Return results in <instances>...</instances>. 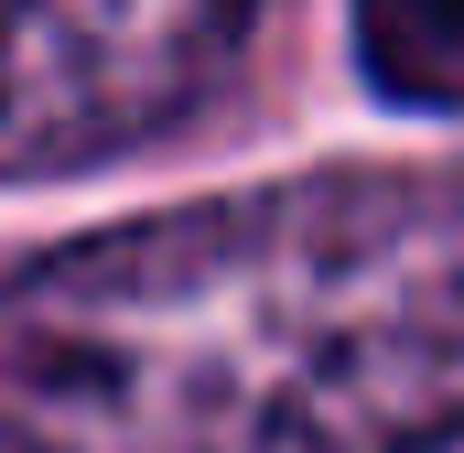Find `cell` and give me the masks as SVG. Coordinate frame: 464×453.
<instances>
[{
	"mask_svg": "<svg viewBox=\"0 0 464 453\" xmlns=\"http://www.w3.org/2000/svg\"><path fill=\"white\" fill-rule=\"evenodd\" d=\"M464 173H292L0 281V453H454Z\"/></svg>",
	"mask_w": 464,
	"mask_h": 453,
	"instance_id": "1",
	"label": "cell"
},
{
	"mask_svg": "<svg viewBox=\"0 0 464 453\" xmlns=\"http://www.w3.org/2000/svg\"><path fill=\"white\" fill-rule=\"evenodd\" d=\"M259 0H0V184L87 173L206 109Z\"/></svg>",
	"mask_w": 464,
	"mask_h": 453,
	"instance_id": "2",
	"label": "cell"
},
{
	"mask_svg": "<svg viewBox=\"0 0 464 453\" xmlns=\"http://www.w3.org/2000/svg\"><path fill=\"white\" fill-rule=\"evenodd\" d=\"M346 33L389 109L464 119V0H346Z\"/></svg>",
	"mask_w": 464,
	"mask_h": 453,
	"instance_id": "3",
	"label": "cell"
}]
</instances>
